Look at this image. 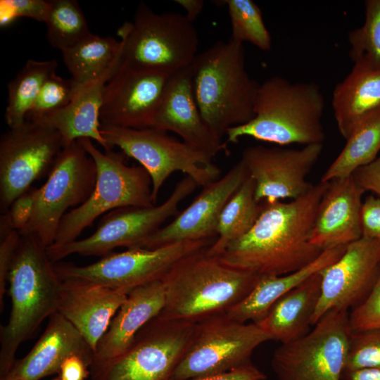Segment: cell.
I'll list each match as a JSON object with an SVG mask.
<instances>
[{
	"label": "cell",
	"mask_w": 380,
	"mask_h": 380,
	"mask_svg": "<svg viewBox=\"0 0 380 380\" xmlns=\"http://www.w3.org/2000/svg\"><path fill=\"white\" fill-rule=\"evenodd\" d=\"M329 182L319 181L289 202L262 201L251 230L231 242L217 258L230 267L259 276H281L308 265L324 251L310 237L317 209Z\"/></svg>",
	"instance_id": "1"
},
{
	"label": "cell",
	"mask_w": 380,
	"mask_h": 380,
	"mask_svg": "<svg viewBox=\"0 0 380 380\" xmlns=\"http://www.w3.org/2000/svg\"><path fill=\"white\" fill-rule=\"evenodd\" d=\"M61 284L46 247L33 234H20L8 279L11 310L0 329V380L13 367L19 346L58 311Z\"/></svg>",
	"instance_id": "2"
},
{
	"label": "cell",
	"mask_w": 380,
	"mask_h": 380,
	"mask_svg": "<svg viewBox=\"0 0 380 380\" xmlns=\"http://www.w3.org/2000/svg\"><path fill=\"white\" fill-rule=\"evenodd\" d=\"M208 248L177 262L163 278L165 303L160 317L198 323L226 313L255 286L261 276L224 264Z\"/></svg>",
	"instance_id": "3"
},
{
	"label": "cell",
	"mask_w": 380,
	"mask_h": 380,
	"mask_svg": "<svg viewBox=\"0 0 380 380\" xmlns=\"http://www.w3.org/2000/svg\"><path fill=\"white\" fill-rule=\"evenodd\" d=\"M324 110V98L317 84L273 76L260 84L253 118L228 129L226 142L235 144L249 137L281 146L323 144Z\"/></svg>",
	"instance_id": "4"
},
{
	"label": "cell",
	"mask_w": 380,
	"mask_h": 380,
	"mask_svg": "<svg viewBox=\"0 0 380 380\" xmlns=\"http://www.w3.org/2000/svg\"><path fill=\"white\" fill-rule=\"evenodd\" d=\"M190 68L201 115L217 137L253 118L260 84L246 69L242 43L217 42L198 53Z\"/></svg>",
	"instance_id": "5"
},
{
	"label": "cell",
	"mask_w": 380,
	"mask_h": 380,
	"mask_svg": "<svg viewBox=\"0 0 380 380\" xmlns=\"http://www.w3.org/2000/svg\"><path fill=\"white\" fill-rule=\"evenodd\" d=\"M77 141L95 162L96 184L87 200L63 217L53 246L77 240L80 234L99 217L111 210L155 205L151 179L143 167L127 165L120 153L112 150L102 152L90 139L81 138Z\"/></svg>",
	"instance_id": "6"
},
{
	"label": "cell",
	"mask_w": 380,
	"mask_h": 380,
	"mask_svg": "<svg viewBox=\"0 0 380 380\" xmlns=\"http://www.w3.org/2000/svg\"><path fill=\"white\" fill-rule=\"evenodd\" d=\"M118 34L121 63L132 68L172 74L189 67L198 54V33L193 22L177 12L156 13L144 3Z\"/></svg>",
	"instance_id": "7"
},
{
	"label": "cell",
	"mask_w": 380,
	"mask_h": 380,
	"mask_svg": "<svg viewBox=\"0 0 380 380\" xmlns=\"http://www.w3.org/2000/svg\"><path fill=\"white\" fill-rule=\"evenodd\" d=\"M100 131L109 147L120 148L143 167L152 182V200L156 205L165 182L175 172L191 178L197 186L218 179L220 169L212 157L197 151L167 132L153 127L133 129L101 125Z\"/></svg>",
	"instance_id": "8"
},
{
	"label": "cell",
	"mask_w": 380,
	"mask_h": 380,
	"mask_svg": "<svg viewBox=\"0 0 380 380\" xmlns=\"http://www.w3.org/2000/svg\"><path fill=\"white\" fill-rule=\"evenodd\" d=\"M197 323L156 316L120 355L91 372V380H172Z\"/></svg>",
	"instance_id": "9"
},
{
	"label": "cell",
	"mask_w": 380,
	"mask_h": 380,
	"mask_svg": "<svg viewBox=\"0 0 380 380\" xmlns=\"http://www.w3.org/2000/svg\"><path fill=\"white\" fill-rule=\"evenodd\" d=\"M197 186L189 177L177 183L170 196L161 204L150 207H125L106 213L96 229L87 238L46 248L53 262L77 254L83 256L106 255L119 247L137 248L156 232L170 217L177 215L181 202Z\"/></svg>",
	"instance_id": "10"
},
{
	"label": "cell",
	"mask_w": 380,
	"mask_h": 380,
	"mask_svg": "<svg viewBox=\"0 0 380 380\" xmlns=\"http://www.w3.org/2000/svg\"><path fill=\"white\" fill-rule=\"evenodd\" d=\"M270 336L256 323H241L225 314L196 324V331L172 380L222 374L252 365L253 351Z\"/></svg>",
	"instance_id": "11"
},
{
	"label": "cell",
	"mask_w": 380,
	"mask_h": 380,
	"mask_svg": "<svg viewBox=\"0 0 380 380\" xmlns=\"http://www.w3.org/2000/svg\"><path fill=\"white\" fill-rule=\"evenodd\" d=\"M215 239L182 241L154 249L127 248L121 253H109L84 266L53 264L61 280H75L130 291L162 280L177 262L209 247Z\"/></svg>",
	"instance_id": "12"
},
{
	"label": "cell",
	"mask_w": 380,
	"mask_h": 380,
	"mask_svg": "<svg viewBox=\"0 0 380 380\" xmlns=\"http://www.w3.org/2000/svg\"><path fill=\"white\" fill-rule=\"evenodd\" d=\"M348 315L331 310L304 336L281 344L271 360L278 380H341L351 331Z\"/></svg>",
	"instance_id": "13"
},
{
	"label": "cell",
	"mask_w": 380,
	"mask_h": 380,
	"mask_svg": "<svg viewBox=\"0 0 380 380\" xmlns=\"http://www.w3.org/2000/svg\"><path fill=\"white\" fill-rule=\"evenodd\" d=\"M96 179L95 162L78 141L64 146L46 182L38 188L32 217L20 234H33L46 248L52 245L66 211L87 200Z\"/></svg>",
	"instance_id": "14"
},
{
	"label": "cell",
	"mask_w": 380,
	"mask_h": 380,
	"mask_svg": "<svg viewBox=\"0 0 380 380\" xmlns=\"http://www.w3.org/2000/svg\"><path fill=\"white\" fill-rule=\"evenodd\" d=\"M63 148L56 129L26 120L9 128L0 139V210L6 213L13 202L32 184L50 172Z\"/></svg>",
	"instance_id": "15"
},
{
	"label": "cell",
	"mask_w": 380,
	"mask_h": 380,
	"mask_svg": "<svg viewBox=\"0 0 380 380\" xmlns=\"http://www.w3.org/2000/svg\"><path fill=\"white\" fill-rule=\"evenodd\" d=\"M323 144L305 145L301 148H246L241 160L255 184L257 201L272 203L296 199L312 186L307 177L318 160Z\"/></svg>",
	"instance_id": "16"
},
{
	"label": "cell",
	"mask_w": 380,
	"mask_h": 380,
	"mask_svg": "<svg viewBox=\"0 0 380 380\" xmlns=\"http://www.w3.org/2000/svg\"><path fill=\"white\" fill-rule=\"evenodd\" d=\"M171 75L132 68L120 61L103 89L101 125L133 129L152 127Z\"/></svg>",
	"instance_id": "17"
},
{
	"label": "cell",
	"mask_w": 380,
	"mask_h": 380,
	"mask_svg": "<svg viewBox=\"0 0 380 380\" xmlns=\"http://www.w3.org/2000/svg\"><path fill=\"white\" fill-rule=\"evenodd\" d=\"M379 272L380 240L361 237L348 244L337 260L319 272L321 293L312 325L331 310L356 307L371 291Z\"/></svg>",
	"instance_id": "18"
},
{
	"label": "cell",
	"mask_w": 380,
	"mask_h": 380,
	"mask_svg": "<svg viewBox=\"0 0 380 380\" xmlns=\"http://www.w3.org/2000/svg\"><path fill=\"white\" fill-rule=\"evenodd\" d=\"M247 176V170L240 160L223 177L203 186L187 208L137 248L154 249L182 241L216 239L222 210Z\"/></svg>",
	"instance_id": "19"
},
{
	"label": "cell",
	"mask_w": 380,
	"mask_h": 380,
	"mask_svg": "<svg viewBox=\"0 0 380 380\" xmlns=\"http://www.w3.org/2000/svg\"><path fill=\"white\" fill-rule=\"evenodd\" d=\"M152 127L177 134L186 144L212 158L226 149L225 143L210 129L201 115L190 66L171 75Z\"/></svg>",
	"instance_id": "20"
},
{
	"label": "cell",
	"mask_w": 380,
	"mask_h": 380,
	"mask_svg": "<svg viewBox=\"0 0 380 380\" xmlns=\"http://www.w3.org/2000/svg\"><path fill=\"white\" fill-rule=\"evenodd\" d=\"M58 311L94 350L129 291L75 280H61Z\"/></svg>",
	"instance_id": "21"
},
{
	"label": "cell",
	"mask_w": 380,
	"mask_h": 380,
	"mask_svg": "<svg viewBox=\"0 0 380 380\" xmlns=\"http://www.w3.org/2000/svg\"><path fill=\"white\" fill-rule=\"evenodd\" d=\"M80 356L89 367L94 350L78 330L61 313L49 317L46 329L30 352L16 360L3 380H40L58 373L70 355Z\"/></svg>",
	"instance_id": "22"
},
{
	"label": "cell",
	"mask_w": 380,
	"mask_h": 380,
	"mask_svg": "<svg viewBox=\"0 0 380 380\" xmlns=\"http://www.w3.org/2000/svg\"><path fill=\"white\" fill-rule=\"evenodd\" d=\"M364 193L353 175L329 181L318 206L311 243L324 251L360 239Z\"/></svg>",
	"instance_id": "23"
},
{
	"label": "cell",
	"mask_w": 380,
	"mask_h": 380,
	"mask_svg": "<svg viewBox=\"0 0 380 380\" xmlns=\"http://www.w3.org/2000/svg\"><path fill=\"white\" fill-rule=\"evenodd\" d=\"M165 303V290L162 280L132 289L98 343L90 372L122 354L137 333L160 313Z\"/></svg>",
	"instance_id": "24"
},
{
	"label": "cell",
	"mask_w": 380,
	"mask_h": 380,
	"mask_svg": "<svg viewBox=\"0 0 380 380\" xmlns=\"http://www.w3.org/2000/svg\"><path fill=\"white\" fill-rule=\"evenodd\" d=\"M120 63L99 78L81 85L65 107L30 121L58 131L63 147L79 139L88 138L96 141L105 151L112 150L100 131V111L104 87Z\"/></svg>",
	"instance_id": "25"
},
{
	"label": "cell",
	"mask_w": 380,
	"mask_h": 380,
	"mask_svg": "<svg viewBox=\"0 0 380 380\" xmlns=\"http://www.w3.org/2000/svg\"><path fill=\"white\" fill-rule=\"evenodd\" d=\"M337 128L346 140L368 115L380 108V67L359 61L333 91Z\"/></svg>",
	"instance_id": "26"
},
{
	"label": "cell",
	"mask_w": 380,
	"mask_h": 380,
	"mask_svg": "<svg viewBox=\"0 0 380 380\" xmlns=\"http://www.w3.org/2000/svg\"><path fill=\"white\" fill-rule=\"evenodd\" d=\"M317 272L280 298L256 324L281 344L294 341L311 329L312 318L321 293Z\"/></svg>",
	"instance_id": "27"
},
{
	"label": "cell",
	"mask_w": 380,
	"mask_h": 380,
	"mask_svg": "<svg viewBox=\"0 0 380 380\" xmlns=\"http://www.w3.org/2000/svg\"><path fill=\"white\" fill-rule=\"evenodd\" d=\"M346 246L324 250L314 261L290 274L261 276L251 292L225 315L229 319L241 323H247L250 320L254 323L260 321L284 295L337 260Z\"/></svg>",
	"instance_id": "28"
},
{
	"label": "cell",
	"mask_w": 380,
	"mask_h": 380,
	"mask_svg": "<svg viewBox=\"0 0 380 380\" xmlns=\"http://www.w3.org/2000/svg\"><path fill=\"white\" fill-rule=\"evenodd\" d=\"M122 43L113 37L91 33L61 51L63 62L79 85L91 82L120 62Z\"/></svg>",
	"instance_id": "29"
},
{
	"label": "cell",
	"mask_w": 380,
	"mask_h": 380,
	"mask_svg": "<svg viewBox=\"0 0 380 380\" xmlns=\"http://www.w3.org/2000/svg\"><path fill=\"white\" fill-rule=\"evenodd\" d=\"M255 184L248 175L229 199L220 214L215 241L207 249L217 257L232 241L242 237L253 227L262 208L255 197Z\"/></svg>",
	"instance_id": "30"
},
{
	"label": "cell",
	"mask_w": 380,
	"mask_h": 380,
	"mask_svg": "<svg viewBox=\"0 0 380 380\" xmlns=\"http://www.w3.org/2000/svg\"><path fill=\"white\" fill-rule=\"evenodd\" d=\"M380 151V108L365 117L346 139L341 153L320 181L349 177L359 167L376 159Z\"/></svg>",
	"instance_id": "31"
},
{
	"label": "cell",
	"mask_w": 380,
	"mask_h": 380,
	"mask_svg": "<svg viewBox=\"0 0 380 380\" xmlns=\"http://www.w3.org/2000/svg\"><path fill=\"white\" fill-rule=\"evenodd\" d=\"M55 59H29L8 84V103L5 119L9 128L23 125L45 81L56 73Z\"/></svg>",
	"instance_id": "32"
},
{
	"label": "cell",
	"mask_w": 380,
	"mask_h": 380,
	"mask_svg": "<svg viewBox=\"0 0 380 380\" xmlns=\"http://www.w3.org/2000/svg\"><path fill=\"white\" fill-rule=\"evenodd\" d=\"M45 21L46 39L52 47L63 51L91 34L84 13L75 0H49Z\"/></svg>",
	"instance_id": "33"
},
{
	"label": "cell",
	"mask_w": 380,
	"mask_h": 380,
	"mask_svg": "<svg viewBox=\"0 0 380 380\" xmlns=\"http://www.w3.org/2000/svg\"><path fill=\"white\" fill-rule=\"evenodd\" d=\"M228 10L232 26L231 39L249 42L262 51L272 47V38L260 7L252 0L222 1Z\"/></svg>",
	"instance_id": "34"
},
{
	"label": "cell",
	"mask_w": 380,
	"mask_h": 380,
	"mask_svg": "<svg viewBox=\"0 0 380 380\" xmlns=\"http://www.w3.org/2000/svg\"><path fill=\"white\" fill-rule=\"evenodd\" d=\"M365 8L363 25L348 32L349 55L354 63L380 67V0L365 1Z\"/></svg>",
	"instance_id": "35"
},
{
	"label": "cell",
	"mask_w": 380,
	"mask_h": 380,
	"mask_svg": "<svg viewBox=\"0 0 380 380\" xmlns=\"http://www.w3.org/2000/svg\"><path fill=\"white\" fill-rule=\"evenodd\" d=\"M81 85L72 79L65 80L56 73L44 83L26 120H32L60 110L70 103Z\"/></svg>",
	"instance_id": "36"
},
{
	"label": "cell",
	"mask_w": 380,
	"mask_h": 380,
	"mask_svg": "<svg viewBox=\"0 0 380 380\" xmlns=\"http://www.w3.org/2000/svg\"><path fill=\"white\" fill-rule=\"evenodd\" d=\"M360 369H380V329L350 331L345 370Z\"/></svg>",
	"instance_id": "37"
},
{
	"label": "cell",
	"mask_w": 380,
	"mask_h": 380,
	"mask_svg": "<svg viewBox=\"0 0 380 380\" xmlns=\"http://www.w3.org/2000/svg\"><path fill=\"white\" fill-rule=\"evenodd\" d=\"M348 317L351 331L380 329V272L371 291Z\"/></svg>",
	"instance_id": "38"
},
{
	"label": "cell",
	"mask_w": 380,
	"mask_h": 380,
	"mask_svg": "<svg viewBox=\"0 0 380 380\" xmlns=\"http://www.w3.org/2000/svg\"><path fill=\"white\" fill-rule=\"evenodd\" d=\"M1 26L4 27L13 20L26 17L44 22L50 9L46 0H1Z\"/></svg>",
	"instance_id": "39"
},
{
	"label": "cell",
	"mask_w": 380,
	"mask_h": 380,
	"mask_svg": "<svg viewBox=\"0 0 380 380\" xmlns=\"http://www.w3.org/2000/svg\"><path fill=\"white\" fill-rule=\"evenodd\" d=\"M37 193L38 188H30L18 196L5 213L13 229L18 232L27 226L32 217Z\"/></svg>",
	"instance_id": "40"
},
{
	"label": "cell",
	"mask_w": 380,
	"mask_h": 380,
	"mask_svg": "<svg viewBox=\"0 0 380 380\" xmlns=\"http://www.w3.org/2000/svg\"><path fill=\"white\" fill-rule=\"evenodd\" d=\"M20 234L13 230L0 237V311L4 308V296L7 291L9 272L14 253L18 247Z\"/></svg>",
	"instance_id": "41"
},
{
	"label": "cell",
	"mask_w": 380,
	"mask_h": 380,
	"mask_svg": "<svg viewBox=\"0 0 380 380\" xmlns=\"http://www.w3.org/2000/svg\"><path fill=\"white\" fill-rule=\"evenodd\" d=\"M362 237L380 240V198L369 196L360 211Z\"/></svg>",
	"instance_id": "42"
},
{
	"label": "cell",
	"mask_w": 380,
	"mask_h": 380,
	"mask_svg": "<svg viewBox=\"0 0 380 380\" xmlns=\"http://www.w3.org/2000/svg\"><path fill=\"white\" fill-rule=\"evenodd\" d=\"M357 184L365 192L370 191L380 198V156L357 168L352 175Z\"/></svg>",
	"instance_id": "43"
},
{
	"label": "cell",
	"mask_w": 380,
	"mask_h": 380,
	"mask_svg": "<svg viewBox=\"0 0 380 380\" xmlns=\"http://www.w3.org/2000/svg\"><path fill=\"white\" fill-rule=\"evenodd\" d=\"M267 376L255 365H250L232 371L184 380H265Z\"/></svg>",
	"instance_id": "44"
},
{
	"label": "cell",
	"mask_w": 380,
	"mask_h": 380,
	"mask_svg": "<svg viewBox=\"0 0 380 380\" xmlns=\"http://www.w3.org/2000/svg\"><path fill=\"white\" fill-rule=\"evenodd\" d=\"M89 364L80 356L72 355L62 363L58 372L62 380H86L91 374Z\"/></svg>",
	"instance_id": "45"
},
{
	"label": "cell",
	"mask_w": 380,
	"mask_h": 380,
	"mask_svg": "<svg viewBox=\"0 0 380 380\" xmlns=\"http://www.w3.org/2000/svg\"><path fill=\"white\" fill-rule=\"evenodd\" d=\"M341 380H380V369L345 370Z\"/></svg>",
	"instance_id": "46"
},
{
	"label": "cell",
	"mask_w": 380,
	"mask_h": 380,
	"mask_svg": "<svg viewBox=\"0 0 380 380\" xmlns=\"http://www.w3.org/2000/svg\"><path fill=\"white\" fill-rule=\"evenodd\" d=\"M175 1L185 10L186 17L193 23L200 15L204 6L203 0H175Z\"/></svg>",
	"instance_id": "47"
},
{
	"label": "cell",
	"mask_w": 380,
	"mask_h": 380,
	"mask_svg": "<svg viewBox=\"0 0 380 380\" xmlns=\"http://www.w3.org/2000/svg\"><path fill=\"white\" fill-rule=\"evenodd\" d=\"M52 380H62V379L60 377H58V378H55V379H53Z\"/></svg>",
	"instance_id": "48"
}]
</instances>
